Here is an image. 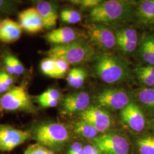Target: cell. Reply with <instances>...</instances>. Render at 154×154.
Here are the masks:
<instances>
[{"label":"cell","mask_w":154,"mask_h":154,"mask_svg":"<svg viewBox=\"0 0 154 154\" xmlns=\"http://www.w3.org/2000/svg\"><path fill=\"white\" fill-rule=\"evenodd\" d=\"M0 107L6 111L35 112L37 110L29 95L22 86L14 87L4 94L0 98Z\"/></svg>","instance_id":"cell-6"},{"label":"cell","mask_w":154,"mask_h":154,"mask_svg":"<svg viewBox=\"0 0 154 154\" xmlns=\"http://www.w3.org/2000/svg\"><path fill=\"white\" fill-rule=\"evenodd\" d=\"M72 130L75 135L83 140H92L100 134L92 125L81 119L73 125Z\"/></svg>","instance_id":"cell-20"},{"label":"cell","mask_w":154,"mask_h":154,"mask_svg":"<svg viewBox=\"0 0 154 154\" xmlns=\"http://www.w3.org/2000/svg\"><path fill=\"white\" fill-rule=\"evenodd\" d=\"M149 39H150V42H151V46L152 48V51L153 53V56H154V33L152 34H149Z\"/></svg>","instance_id":"cell-38"},{"label":"cell","mask_w":154,"mask_h":154,"mask_svg":"<svg viewBox=\"0 0 154 154\" xmlns=\"http://www.w3.org/2000/svg\"><path fill=\"white\" fill-rule=\"evenodd\" d=\"M5 57L10 62L14 74L20 75L24 72L25 68L21 62L17 57L13 55H6Z\"/></svg>","instance_id":"cell-29"},{"label":"cell","mask_w":154,"mask_h":154,"mask_svg":"<svg viewBox=\"0 0 154 154\" xmlns=\"http://www.w3.org/2000/svg\"><path fill=\"white\" fill-rule=\"evenodd\" d=\"M39 105L44 108L55 107L59 104V101L56 100H42L37 101Z\"/></svg>","instance_id":"cell-36"},{"label":"cell","mask_w":154,"mask_h":154,"mask_svg":"<svg viewBox=\"0 0 154 154\" xmlns=\"http://www.w3.org/2000/svg\"><path fill=\"white\" fill-rule=\"evenodd\" d=\"M130 102V97L125 91L117 88H107L100 92L95 99V106L105 110H122Z\"/></svg>","instance_id":"cell-7"},{"label":"cell","mask_w":154,"mask_h":154,"mask_svg":"<svg viewBox=\"0 0 154 154\" xmlns=\"http://www.w3.org/2000/svg\"><path fill=\"white\" fill-rule=\"evenodd\" d=\"M16 3L13 1L0 0V11L6 14H13L17 11Z\"/></svg>","instance_id":"cell-30"},{"label":"cell","mask_w":154,"mask_h":154,"mask_svg":"<svg viewBox=\"0 0 154 154\" xmlns=\"http://www.w3.org/2000/svg\"><path fill=\"white\" fill-rule=\"evenodd\" d=\"M138 56L142 61L149 65H154V56L151 46L149 35H146L142 40L138 51Z\"/></svg>","instance_id":"cell-23"},{"label":"cell","mask_w":154,"mask_h":154,"mask_svg":"<svg viewBox=\"0 0 154 154\" xmlns=\"http://www.w3.org/2000/svg\"><path fill=\"white\" fill-rule=\"evenodd\" d=\"M94 71L96 75L107 83L124 82L130 77V70L126 62L117 55L103 53L96 57Z\"/></svg>","instance_id":"cell-3"},{"label":"cell","mask_w":154,"mask_h":154,"mask_svg":"<svg viewBox=\"0 0 154 154\" xmlns=\"http://www.w3.org/2000/svg\"><path fill=\"white\" fill-rule=\"evenodd\" d=\"M77 34L75 31L69 27L58 28L48 33L46 39L51 44L61 45L69 44L75 41Z\"/></svg>","instance_id":"cell-18"},{"label":"cell","mask_w":154,"mask_h":154,"mask_svg":"<svg viewBox=\"0 0 154 154\" xmlns=\"http://www.w3.org/2000/svg\"><path fill=\"white\" fill-rule=\"evenodd\" d=\"M2 20H1V19L0 18V28H1V25H2Z\"/></svg>","instance_id":"cell-40"},{"label":"cell","mask_w":154,"mask_h":154,"mask_svg":"<svg viewBox=\"0 0 154 154\" xmlns=\"http://www.w3.org/2000/svg\"><path fill=\"white\" fill-rule=\"evenodd\" d=\"M135 74L140 83L147 87H154V66L137 67Z\"/></svg>","instance_id":"cell-22"},{"label":"cell","mask_w":154,"mask_h":154,"mask_svg":"<svg viewBox=\"0 0 154 154\" xmlns=\"http://www.w3.org/2000/svg\"><path fill=\"white\" fill-rule=\"evenodd\" d=\"M136 95L139 102L154 114V87H143Z\"/></svg>","instance_id":"cell-21"},{"label":"cell","mask_w":154,"mask_h":154,"mask_svg":"<svg viewBox=\"0 0 154 154\" xmlns=\"http://www.w3.org/2000/svg\"><path fill=\"white\" fill-rule=\"evenodd\" d=\"M152 128H153V130H154V119H153V121H152Z\"/></svg>","instance_id":"cell-39"},{"label":"cell","mask_w":154,"mask_h":154,"mask_svg":"<svg viewBox=\"0 0 154 154\" xmlns=\"http://www.w3.org/2000/svg\"><path fill=\"white\" fill-rule=\"evenodd\" d=\"M22 30L20 23L6 18L2 21L0 28V41L7 44L14 42L21 37Z\"/></svg>","instance_id":"cell-17"},{"label":"cell","mask_w":154,"mask_h":154,"mask_svg":"<svg viewBox=\"0 0 154 154\" xmlns=\"http://www.w3.org/2000/svg\"><path fill=\"white\" fill-rule=\"evenodd\" d=\"M90 103L91 98L88 93L69 94L62 100V112L69 116L79 114L91 106Z\"/></svg>","instance_id":"cell-12"},{"label":"cell","mask_w":154,"mask_h":154,"mask_svg":"<svg viewBox=\"0 0 154 154\" xmlns=\"http://www.w3.org/2000/svg\"><path fill=\"white\" fill-rule=\"evenodd\" d=\"M54 59L55 61V66L57 69L58 77L59 78H63L69 69V64L67 62H66V61L62 60L60 59Z\"/></svg>","instance_id":"cell-32"},{"label":"cell","mask_w":154,"mask_h":154,"mask_svg":"<svg viewBox=\"0 0 154 154\" xmlns=\"http://www.w3.org/2000/svg\"><path fill=\"white\" fill-rule=\"evenodd\" d=\"M74 4L80 6L83 8H90L92 9L95 6L98 5L102 2L100 0H77L71 1Z\"/></svg>","instance_id":"cell-33"},{"label":"cell","mask_w":154,"mask_h":154,"mask_svg":"<svg viewBox=\"0 0 154 154\" xmlns=\"http://www.w3.org/2000/svg\"><path fill=\"white\" fill-rule=\"evenodd\" d=\"M23 154H55L38 143L29 146Z\"/></svg>","instance_id":"cell-31"},{"label":"cell","mask_w":154,"mask_h":154,"mask_svg":"<svg viewBox=\"0 0 154 154\" xmlns=\"http://www.w3.org/2000/svg\"><path fill=\"white\" fill-rule=\"evenodd\" d=\"M79 116L81 119L92 125L100 134L110 131L114 123L109 111L95 105L90 106Z\"/></svg>","instance_id":"cell-9"},{"label":"cell","mask_w":154,"mask_h":154,"mask_svg":"<svg viewBox=\"0 0 154 154\" xmlns=\"http://www.w3.org/2000/svg\"><path fill=\"white\" fill-rule=\"evenodd\" d=\"M116 42L120 50L125 54L133 53L137 48L138 34L137 31L130 28H122L116 33Z\"/></svg>","instance_id":"cell-13"},{"label":"cell","mask_w":154,"mask_h":154,"mask_svg":"<svg viewBox=\"0 0 154 154\" xmlns=\"http://www.w3.org/2000/svg\"><path fill=\"white\" fill-rule=\"evenodd\" d=\"M131 140L133 154H154V135L144 134Z\"/></svg>","instance_id":"cell-19"},{"label":"cell","mask_w":154,"mask_h":154,"mask_svg":"<svg viewBox=\"0 0 154 154\" xmlns=\"http://www.w3.org/2000/svg\"><path fill=\"white\" fill-rule=\"evenodd\" d=\"M122 122L132 132L140 133L146 127V118L143 110L134 102H130L120 111Z\"/></svg>","instance_id":"cell-10"},{"label":"cell","mask_w":154,"mask_h":154,"mask_svg":"<svg viewBox=\"0 0 154 154\" xmlns=\"http://www.w3.org/2000/svg\"><path fill=\"white\" fill-rule=\"evenodd\" d=\"M32 139L53 153L66 149L72 140L73 134L65 125L52 121L40 122L30 131Z\"/></svg>","instance_id":"cell-1"},{"label":"cell","mask_w":154,"mask_h":154,"mask_svg":"<svg viewBox=\"0 0 154 154\" xmlns=\"http://www.w3.org/2000/svg\"><path fill=\"white\" fill-rule=\"evenodd\" d=\"M18 18L22 29L28 33H38L44 28L42 20L35 8H30L20 12Z\"/></svg>","instance_id":"cell-14"},{"label":"cell","mask_w":154,"mask_h":154,"mask_svg":"<svg viewBox=\"0 0 154 154\" xmlns=\"http://www.w3.org/2000/svg\"><path fill=\"white\" fill-rule=\"evenodd\" d=\"M91 42L99 49L107 51L116 45V34L105 24L95 23L88 29Z\"/></svg>","instance_id":"cell-11"},{"label":"cell","mask_w":154,"mask_h":154,"mask_svg":"<svg viewBox=\"0 0 154 154\" xmlns=\"http://www.w3.org/2000/svg\"><path fill=\"white\" fill-rule=\"evenodd\" d=\"M49 58L60 59L69 65H78L91 60L95 54L93 46L85 40L55 45L46 52Z\"/></svg>","instance_id":"cell-4"},{"label":"cell","mask_w":154,"mask_h":154,"mask_svg":"<svg viewBox=\"0 0 154 154\" xmlns=\"http://www.w3.org/2000/svg\"><path fill=\"white\" fill-rule=\"evenodd\" d=\"M87 74L86 71L82 68H77V76L74 83V88H81L83 85Z\"/></svg>","instance_id":"cell-34"},{"label":"cell","mask_w":154,"mask_h":154,"mask_svg":"<svg viewBox=\"0 0 154 154\" xmlns=\"http://www.w3.org/2000/svg\"><path fill=\"white\" fill-rule=\"evenodd\" d=\"M61 98V94L56 89L49 88L37 98V101L42 100H59Z\"/></svg>","instance_id":"cell-28"},{"label":"cell","mask_w":154,"mask_h":154,"mask_svg":"<svg viewBox=\"0 0 154 154\" xmlns=\"http://www.w3.org/2000/svg\"><path fill=\"white\" fill-rule=\"evenodd\" d=\"M14 82V79L7 72H0V93H5L10 90Z\"/></svg>","instance_id":"cell-26"},{"label":"cell","mask_w":154,"mask_h":154,"mask_svg":"<svg viewBox=\"0 0 154 154\" xmlns=\"http://www.w3.org/2000/svg\"><path fill=\"white\" fill-rule=\"evenodd\" d=\"M40 67L42 72L45 75L52 78H59L54 58L48 57L43 60L41 61Z\"/></svg>","instance_id":"cell-24"},{"label":"cell","mask_w":154,"mask_h":154,"mask_svg":"<svg viewBox=\"0 0 154 154\" xmlns=\"http://www.w3.org/2000/svg\"><path fill=\"white\" fill-rule=\"evenodd\" d=\"M77 67L73 68L70 70V72L68 73L67 77V82L69 83V85L72 88H74V83H75V78L77 76Z\"/></svg>","instance_id":"cell-37"},{"label":"cell","mask_w":154,"mask_h":154,"mask_svg":"<svg viewBox=\"0 0 154 154\" xmlns=\"http://www.w3.org/2000/svg\"><path fill=\"white\" fill-rule=\"evenodd\" d=\"M61 18L63 22L74 24L81 21V15L76 11L65 9L61 12Z\"/></svg>","instance_id":"cell-25"},{"label":"cell","mask_w":154,"mask_h":154,"mask_svg":"<svg viewBox=\"0 0 154 154\" xmlns=\"http://www.w3.org/2000/svg\"><path fill=\"white\" fill-rule=\"evenodd\" d=\"M85 154H102L98 147L91 140H84Z\"/></svg>","instance_id":"cell-35"},{"label":"cell","mask_w":154,"mask_h":154,"mask_svg":"<svg viewBox=\"0 0 154 154\" xmlns=\"http://www.w3.org/2000/svg\"><path fill=\"white\" fill-rule=\"evenodd\" d=\"M134 17L138 24L154 26V0H142L136 4Z\"/></svg>","instance_id":"cell-15"},{"label":"cell","mask_w":154,"mask_h":154,"mask_svg":"<svg viewBox=\"0 0 154 154\" xmlns=\"http://www.w3.org/2000/svg\"><path fill=\"white\" fill-rule=\"evenodd\" d=\"M102 154H134L131 140L124 133L110 130L91 140Z\"/></svg>","instance_id":"cell-5"},{"label":"cell","mask_w":154,"mask_h":154,"mask_svg":"<svg viewBox=\"0 0 154 154\" xmlns=\"http://www.w3.org/2000/svg\"><path fill=\"white\" fill-rule=\"evenodd\" d=\"M136 4L128 1H102L90 10L89 19L94 23L107 24L125 22L134 17Z\"/></svg>","instance_id":"cell-2"},{"label":"cell","mask_w":154,"mask_h":154,"mask_svg":"<svg viewBox=\"0 0 154 154\" xmlns=\"http://www.w3.org/2000/svg\"><path fill=\"white\" fill-rule=\"evenodd\" d=\"M32 138L30 131L17 129L0 124V151H11Z\"/></svg>","instance_id":"cell-8"},{"label":"cell","mask_w":154,"mask_h":154,"mask_svg":"<svg viewBox=\"0 0 154 154\" xmlns=\"http://www.w3.org/2000/svg\"><path fill=\"white\" fill-rule=\"evenodd\" d=\"M83 146V140H72L67 146L65 154H85Z\"/></svg>","instance_id":"cell-27"},{"label":"cell","mask_w":154,"mask_h":154,"mask_svg":"<svg viewBox=\"0 0 154 154\" xmlns=\"http://www.w3.org/2000/svg\"><path fill=\"white\" fill-rule=\"evenodd\" d=\"M35 8L41 17L44 28L48 29L54 28L58 20L57 7L51 2L39 1L37 2Z\"/></svg>","instance_id":"cell-16"}]
</instances>
